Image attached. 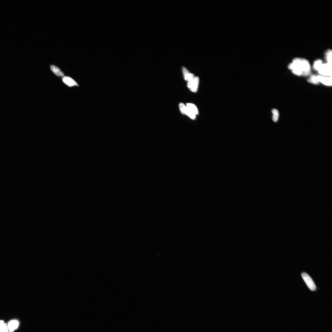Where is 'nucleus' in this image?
<instances>
[{
	"mask_svg": "<svg viewBox=\"0 0 332 332\" xmlns=\"http://www.w3.org/2000/svg\"><path fill=\"white\" fill-rule=\"evenodd\" d=\"M288 68L293 74L298 76H306L310 74V63L305 59L296 58L294 59L289 65Z\"/></svg>",
	"mask_w": 332,
	"mask_h": 332,
	"instance_id": "f257e3e1",
	"label": "nucleus"
},
{
	"mask_svg": "<svg viewBox=\"0 0 332 332\" xmlns=\"http://www.w3.org/2000/svg\"><path fill=\"white\" fill-rule=\"evenodd\" d=\"M320 75L324 76H332V65L326 63H323L321 68L318 71Z\"/></svg>",
	"mask_w": 332,
	"mask_h": 332,
	"instance_id": "f03ea898",
	"label": "nucleus"
},
{
	"mask_svg": "<svg viewBox=\"0 0 332 332\" xmlns=\"http://www.w3.org/2000/svg\"><path fill=\"white\" fill-rule=\"evenodd\" d=\"M301 276L309 289L312 291L315 290L316 289V285L309 275L306 273L303 272L302 273Z\"/></svg>",
	"mask_w": 332,
	"mask_h": 332,
	"instance_id": "7ed1b4c3",
	"label": "nucleus"
},
{
	"mask_svg": "<svg viewBox=\"0 0 332 332\" xmlns=\"http://www.w3.org/2000/svg\"><path fill=\"white\" fill-rule=\"evenodd\" d=\"M179 107L181 112L182 114H186L192 119H195L196 118V115L183 103H181L180 104Z\"/></svg>",
	"mask_w": 332,
	"mask_h": 332,
	"instance_id": "20e7f679",
	"label": "nucleus"
},
{
	"mask_svg": "<svg viewBox=\"0 0 332 332\" xmlns=\"http://www.w3.org/2000/svg\"><path fill=\"white\" fill-rule=\"evenodd\" d=\"M199 83V78L198 77H195L194 79L188 82L187 86L190 91L195 92L197 91Z\"/></svg>",
	"mask_w": 332,
	"mask_h": 332,
	"instance_id": "39448f33",
	"label": "nucleus"
},
{
	"mask_svg": "<svg viewBox=\"0 0 332 332\" xmlns=\"http://www.w3.org/2000/svg\"><path fill=\"white\" fill-rule=\"evenodd\" d=\"M317 76L320 82L325 85L329 86H332V77L324 76L320 75H317Z\"/></svg>",
	"mask_w": 332,
	"mask_h": 332,
	"instance_id": "423d86ee",
	"label": "nucleus"
},
{
	"mask_svg": "<svg viewBox=\"0 0 332 332\" xmlns=\"http://www.w3.org/2000/svg\"><path fill=\"white\" fill-rule=\"evenodd\" d=\"M7 325L9 331L10 332H13L18 328L19 322L17 320H12L9 322Z\"/></svg>",
	"mask_w": 332,
	"mask_h": 332,
	"instance_id": "0eeeda50",
	"label": "nucleus"
},
{
	"mask_svg": "<svg viewBox=\"0 0 332 332\" xmlns=\"http://www.w3.org/2000/svg\"><path fill=\"white\" fill-rule=\"evenodd\" d=\"M64 83L70 87L75 86H78V85L74 79L68 76H65L62 79Z\"/></svg>",
	"mask_w": 332,
	"mask_h": 332,
	"instance_id": "6e6552de",
	"label": "nucleus"
},
{
	"mask_svg": "<svg viewBox=\"0 0 332 332\" xmlns=\"http://www.w3.org/2000/svg\"><path fill=\"white\" fill-rule=\"evenodd\" d=\"M50 67L52 72L56 75L60 77H65L64 74L58 67L55 65H51Z\"/></svg>",
	"mask_w": 332,
	"mask_h": 332,
	"instance_id": "1a4fd4ad",
	"label": "nucleus"
},
{
	"mask_svg": "<svg viewBox=\"0 0 332 332\" xmlns=\"http://www.w3.org/2000/svg\"><path fill=\"white\" fill-rule=\"evenodd\" d=\"M308 81L311 84L317 85L320 83L318 78L317 75H312L308 80Z\"/></svg>",
	"mask_w": 332,
	"mask_h": 332,
	"instance_id": "9d476101",
	"label": "nucleus"
},
{
	"mask_svg": "<svg viewBox=\"0 0 332 332\" xmlns=\"http://www.w3.org/2000/svg\"><path fill=\"white\" fill-rule=\"evenodd\" d=\"M323 62L321 60H318L316 61L313 65V69L316 71H318L322 66Z\"/></svg>",
	"mask_w": 332,
	"mask_h": 332,
	"instance_id": "9b49d317",
	"label": "nucleus"
},
{
	"mask_svg": "<svg viewBox=\"0 0 332 332\" xmlns=\"http://www.w3.org/2000/svg\"><path fill=\"white\" fill-rule=\"evenodd\" d=\"M332 51L331 50H328L325 54V58L327 63L331 65H332Z\"/></svg>",
	"mask_w": 332,
	"mask_h": 332,
	"instance_id": "f8f14e48",
	"label": "nucleus"
},
{
	"mask_svg": "<svg viewBox=\"0 0 332 332\" xmlns=\"http://www.w3.org/2000/svg\"><path fill=\"white\" fill-rule=\"evenodd\" d=\"M187 106L189 109L193 112L195 115L199 114V111L196 106L194 104H187Z\"/></svg>",
	"mask_w": 332,
	"mask_h": 332,
	"instance_id": "ddd939ff",
	"label": "nucleus"
},
{
	"mask_svg": "<svg viewBox=\"0 0 332 332\" xmlns=\"http://www.w3.org/2000/svg\"><path fill=\"white\" fill-rule=\"evenodd\" d=\"M272 113L273 114V121L274 122H276L278 121L279 118V111L276 109H273L272 110Z\"/></svg>",
	"mask_w": 332,
	"mask_h": 332,
	"instance_id": "4468645a",
	"label": "nucleus"
},
{
	"mask_svg": "<svg viewBox=\"0 0 332 332\" xmlns=\"http://www.w3.org/2000/svg\"><path fill=\"white\" fill-rule=\"evenodd\" d=\"M9 331L8 325L6 323H4L0 326V332H2Z\"/></svg>",
	"mask_w": 332,
	"mask_h": 332,
	"instance_id": "2eb2a0df",
	"label": "nucleus"
},
{
	"mask_svg": "<svg viewBox=\"0 0 332 332\" xmlns=\"http://www.w3.org/2000/svg\"><path fill=\"white\" fill-rule=\"evenodd\" d=\"M4 323V322L3 321V320L0 321V326L2 325Z\"/></svg>",
	"mask_w": 332,
	"mask_h": 332,
	"instance_id": "dca6fc26",
	"label": "nucleus"
},
{
	"mask_svg": "<svg viewBox=\"0 0 332 332\" xmlns=\"http://www.w3.org/2000/svg\"><path fill=\"white\" fill-rule=\"evenodd\" d=\"M2 332H10L9 331H7Z\"/></svg>",
	"mask_w": 332,
	"mask_h": 332,
	"instance_id": "f3484780",
	"label": "nucleus"
}]
</instances>
